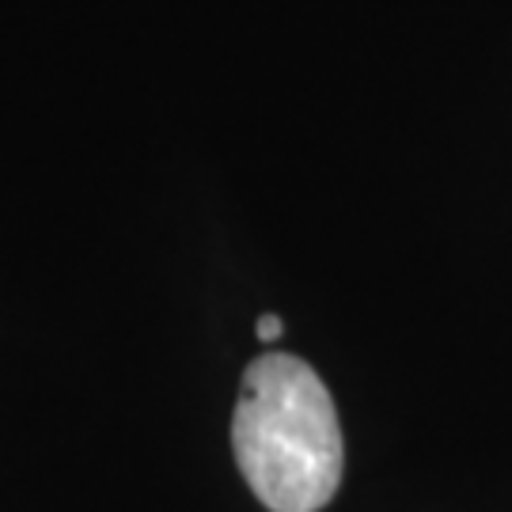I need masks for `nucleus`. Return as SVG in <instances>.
Instances as JSON below:
<instances>
[{"mask_svg":"<svg viewBox=\"0 0 512 512\" xmlns=\"http://www.w3.org/2000/svg\"><path fill=\"white\" fill-rule=\"evenodd\" d=\"M255 330H258V338H262V342H277V338H281V330H285V323H281L277 315H262Z\"/></svg>","mask_w":512,"mask_h":512,"instance_id":"f03ea898","label":"nucleus"},{"mask_svg":"<svg viewBox=\"0 0 512 512\" xmlns=\"http://www.w3.org/2000/svg\"><path fill=\"white\" fill-rule=\"evenodd\" d=\"M232 448L270 512H319L342 482V425L319 372L293 353L247 365L232 414Z\"/></svg>","mask_w":512,"mask_h":512,"instance_id":"f257e3e1","label":"nucleus"}]
</instances>
